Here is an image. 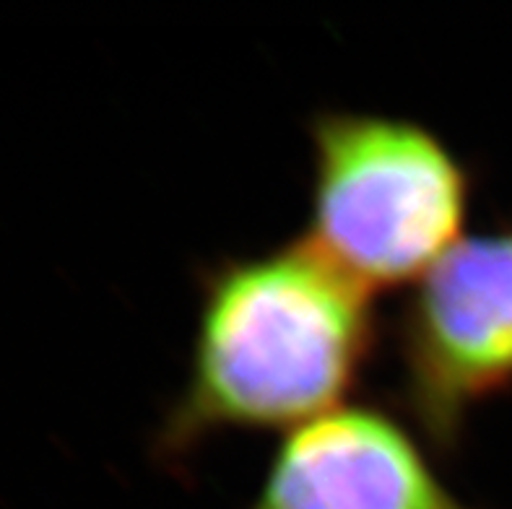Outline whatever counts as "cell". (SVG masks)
Masks as SVG:
<instances>
[{
	"label": "cell",
	"mask_w": 512,
	"mask_h": 509,
	"mask_svg": "<svg viewBox=\"0 0 512 509\" xmlns=\"http://www.w3.org/2000/svg\"><path fill=\"white\" fill-rule=\"evenodd\" d=\"M307 245L367 291L422 281L458 242L466 164L429 128L372 112H318Z\"/></svg>",
	"instance_id": "cell-2"
},
{
	"label": "cell",
	"mask_w": 512,
	"mask_h": 509,
	"mask_svg": "<svg viewBox=\"0 0 512 509\" xmlns=\"http://www.w3.org/2000/svg\"><path fill=\"white\" fill-rule=\"evenodd\" d=\"M401 400L440 455L468 413L512 382V226L461 239L398 315Z\"/></svg>",
	"instance_id": "cell-3"
},
{
	"label": "cell",
	"mask_w": 512,
	"mask_h": 509,
	"mask_svg": "<svg viewBox=\"0 0 512 509\" xmlns=\"http://www.w3.org/2000/svg\"><path fill=\"white\" fill-rule=\"evenodd\" d=\"M250 509H468L388 413L344 406L289 432Z\"/></svg>",
	"instance_id": "cell-4"
},
{
	"label": "cell",
	"mask_w": 512,
	"mask_h": 509,
	"mask_svg": "<svg viewBox=\"0 0 512 509\" xmlns=\"http://www.w3.org/2000/svg\"><path fill=\"white\" fill-rule=\"evenodd\" d=\"M370 294L305 239L208 271L159 458L182 460L221 429H297L333 411L375 348Z\"/></svg>",
	"instance_id": "cell-1"
}]
</instances>
